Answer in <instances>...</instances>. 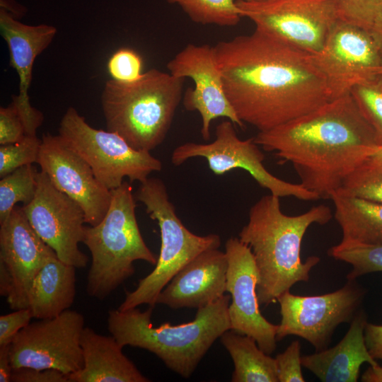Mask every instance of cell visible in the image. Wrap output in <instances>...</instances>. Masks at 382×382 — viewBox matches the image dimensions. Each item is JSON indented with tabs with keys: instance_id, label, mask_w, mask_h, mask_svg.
<instances>
[{
	"instance_id": "1",
	"label": "cell",
	"mask_w": 382,
	"mask_h": 382,
	"mask_svg": "<svg viewBox=\"0 0 382 382\" xmlns=\"http://www.w3.org/2000/svg\"><path fill=\"white\" fill-rule=\"evenodd\" d=\"M225 93L236 115L264 132L331 100L313 55L261 30L214 45Z\"/></svg>"
},
{
	"instance_id": "2",
	"label": "cell",
	"mask_w": 382,
	"mask_h": 382,
	"mask_svg": "<svg viewBox=\"0 0 382 382\" xmlns=\"http://www.w3.org/2000/svg\"><path fill=\"white\" fill-rule=\"evenodd\" d=\"M255 141L291 163L300 184L330 199L344 180L381 146L376 132L350 94L271 129Z\"/></svg>"
},
{
	"instance_id": "3",
	"label": "cell",
	"mask_w": 382,
	"mask_h": 382,
	"mask_svg": "<svg viewBox=\"0 0 382 382\" xmlns=\"http://www.w3.org/2000/svg\"><path fill=\"white\" fill-rule=\"evenodd\" d=\"M325 204L295 216L282 212L279 197L262 196L250 209L248 223L238 238L250 247L259 272L257 296L267 306L299 282H308L310 272L319 262L317 256L301 258L302 239L313 224L325 225L332 219Z\"/></svg>"
},
{
	"instance_id": "4",
	"label": "cell",
	"mask_w": 382,
	"mask_h": 382,
	"mask_svg": "<svg viewBox=\"0 0 382 382\" xmlns=\"http://www.w3.org/2000/svg\"><path fill=\"white\" fill-rule=\"evenodd\" d=\"M230 299L224 294L197 308L193 320L176 325L166 322L154 327L151 306L144 311L137 307L110 310L108 329L123 347L148 350L168 369L188 378L216 340L231 330L228 313Z\"/></svg>"
},
{
	"instance_id": "5",
	"label": "cell",
	"mask_w": 382,
	"mask_h": 382,
	"mask_svg": "<svg viewBox=\"0 0 382 382\" xmlns=\"http://www.w3.org/2000/svg\"><path fill=\"white\" fill-rule=\"evenodd\" d=\"M185 78L156 69L133 82L108 81L101 95L107 130L150 152L165 139L183 96Z\"/></svg>"
},
{
	"instance_id": "6",
	"label": "cell",
	"mask_w": 382,
	"mask_h": 382,
	"mask_svg": "<svg viewBox=\"0 0 382 382\" xmlns=\"http://www.w3.org/2000/svg\"><path fill=\"white\" fill-rule=\"evenodd\" d=\"M110 192L105 216L97 225L85 226L83 240L91 255L86 292L99 300L108 297L134 274L135 261L151 265L157 261L141 234L130 183L125 180Z\"/></svg>"
},
{
	"instance_id": "7",
	"label": "cell",
	"mask_w": 382,
	"mask_h": 382,
	"mask_svg": "<svg viewBox=\"0 0 382 382\" xmlns=\"http://www.w3.org/2000/svg\"><path fill=\"white\" fill-rule=\"evenodd\" d=\"M135 197L145 206L149 217L158 224L161 248L153 271L139 279L133 291L126 292L117 308L121 311L141 304L154 307L160 292L178 272L201 253L219 248L221 245L219 235L198 236L183 225L162 180L149 178L140 183Z\"/></svg>"
},
{
	"instance_id": "8",
	"label": "cell",
	"mask_w": 382,
	"mask_h": 382,
	"mask_svg": "<svg viewBox=\"0 0 382 382\" xmlns=\"http://www.w3.org/2000/svg\"><path fill=\"white\" fill-rule=\"evenodd\" d=\"M58 132L109 190L120 187L126 178L141 183L162 170L161 161L150 152L134 149L115 132L93 127L73 107L66 110Z\"/></svg>"
},
{
	"instance_id": "9",
	"label": "cell",
	"mask_w": 382,
	"mask_h": 382,
	"mask_svg": "<svg viewBox=\"0 0 382 382\" xmlns=\"http://www.w3.org/2000/svg\"><path fill=\"white\" fill-rule=\"evenodd\" d=\"M234 126L231 121L226 120L216 126L212 142H187L177 146L171 155L172 163L180 166L190 158L201 157L207 161L215 175H221L233 169L245 170L260 187L279 198L292 197L304 201L320 199L300 183L285 181L269 172L263 164L265 154L254 137L241 139Z\"/></svg>"
},
{
	"instance_id": "10",
	"label": "cell",
	"mask_w": 382,
	"mask_h": 382,
	"mask_svg": "<svg viewBox=\"0 0 382 382\" xmlns=\"http://www.w3.org/2000/svg\"><path fill=\"white\" fill-rule=\"evenodd\" d=\"M364 295V289L355 280L322 295L298 296L286 291L277 299L281 321L277 340L296 335L310 342L316 352L328 349L335 329L352 320Z\"/></svg>"
},
{
	"instance_id": "11",
	"label": "cell",
	"mask_w": 382,
	"mask_h": 382,
	"mask_svg": "<svg viewBox=\"0 0 382 382\" xmlns=\"http://www.w3.org/2000/svg\"><path fill=\"white\" fill-rule=\"evenodd\" d=\"M236 4L255 28L311 54L323 48L338 19L334 0H236Z\"/></svg>"
},
{
	"instance_id": "12",
	"label": "cell",
	"mask_w": 382,
	"mask_h": 382,
	"mask_svg": "<svg viewBox=\"0 0 382 382\" xmlns=\"http://www.w3.org/2000/svg\"><path fill=\"white\" fill-rule=\"evenodd\" d=\"M84 317L74 310L30 322L21 330L10 345L13 369H53L66 374L83 366L81 337Z\"/></svg>"
},
{
	"instance_id": "13",
	"label": "cell",
	"mask_w": 382,
	"mask_h": 382,
	"mask_svg": "<svg viewBox=\"0 0 382 382\" xmlns=\"http://www.w3.org/2000/svg\"><path fill=\"white\" fill-rule=\"evenodd\" d=\"M21 207L33 229L59 260L76 268L86 267L88 258L79 246L86 224L84 211L57 189L44 172L37 173L33 199Z\"/></svg>"
},
{
	"instance_id": "14",
	"label": "cell",
	"mask_w": 382,
	"mask_h": 382,
	"mask_svg": "<svg viewBox=\"0 0 382 382\" xmlns=\"http://www.w3.org/2000/svg\"><path fill=\"white\" fill-rule=\"evenodd\" d=\"M312 55L332 100L349 94L357 84L382 73V52L371 32L340 19L323 48Z\"/></svg>"
},
{
	"instance_id": "15",
	"label": "cell",
	"mask_w": 382,
	"mask_h": 382,
	"mask_svg": "<svg viewBox=\"0 0 382 382\" xmlns=\"http://www.w3.org/2000/svg\"><path fill=\"white\" fill-rule=\"evenodd\" d=\"M166 67L171 75L193 81L194 88L185 91L183 105L186 110L199 114L201 135L204 140L210 139L211 122L216 118L225 117L235 126L244 127L225 93L214 46L190 43Z\"/></svg>"
},
{
	"instance_id": "16",
	"label": "cell",
	"mask_w": 382,
	"mask_h": 382,
	"mask_svg": "<svg viewBox=\"0 0 382 382\" xmlns=\"http://www.w3.org/2000/svg\"><path fill=\"white\" fill-rule=\"evenodd\" d=\"M225 253L228 263L226 291L231 296L228 308L231 330L252 337L270 355L277 347L278 325L269 322L260 312L256 291L260 276L253 253L236 237L226 241Z\"/></svg>"
},
{
	"instance_id": "17",
	"label": "cell",
	"mask_w": 382,
	"mask_h": 382,
	"mask_svg": "<svg viewBox=\"0 0 382 382\" xmlns=\"http://www.w3.org/2000/svg\"><path fill=\"white\" fill-rule=\"evenodd\" d=\"M37 163L57 189L81 207L86 224L96 226L101 221L110 206L111 192L59 134H43Z\"/></svg>"
},
{
	"instance_id": "18",
	"label": "cell",
	"mask_w": 382,
	"mask_h": 382,
	"mask_svg": "<svg viewBox=\"0 0 382 382\" xmlns=\"http://www.w3.org/2000/svg\"><path fill=\"white\" fill-rule=\"evenodd\" d=\"M55 252L33 229L22 207H15L0 224V262L13 279L10 295L6 298L10 308H28V296L33 280Z\"/></svg>"
},
{
	"instance_id": "19",
	"label": "cell",
	"mask_w": 382,
	"mask_h": 382,
	"mask_svg": "<svg viewBox=\"0 0 382 382\" xmlns=\"http://www.w3.org/2000/svg\"><path fill=\"white\" fill-rule=\"evenodd\" d=\"M6 9L0 7V33L9 51V64L19 78L18 94L15 103L25 126L33 127L43 120L42 112L31 105L28 90L32 81L34 62L52 43L57 28L52 25L24 24Z\"/></svg>"
},
{
	"instance_id": "20",
	"label": "cell",
	"mask_w": 382,
	"mask_h": 382,
	"mask_svg": "<svg viewBox=\"0 0 382 382\" xmlns=\"http://www.w3.org/2000/svg\"><path fill=\"white\" fill-rule=\"evenodd\" d=\"M228 258L219 248L207 250L188 262L160 292L156 304L199 308L226 291Z\"/></svg>"
},
{
	"instance_id": "21",
	"label": "cell",
	"mask_w": 382,
	"mask_h": 382,
	"mask_svg": "<svg viewBox=\"0 0 382 382\" xmlns=\"http://www.w3.org/2000/svg\"><path fill=\"white\" fill-rule=\"evenodd\" d=\"M366 315L359 310L341 341L335 346L301 356V364L323 382H356L361 366L378 364L368 351L364 338Z\"/></svg>"
},
{
	"instance_id": "22",
	"label": "cell",
	"mask_w": 382,
	"mask_h": 382,
	"mask_svg": "<svg viewBox=\"0 0 382 382\" xmlns=\"http://www.w3.org/2000/svg\"><path fill=\"white\" fill-rule=\"evenodd\" d=\"M83 357L81 369L69 375V382H149L122 352L112 336L84 327L81 337Z\"/></svg>"
},
{
	"instance_id": "23",
	"label": "cell",
	"mask_w": 382,
	"mask_h": 382,
	"mask_svg": "<svg viewBox=\"0 0 382 382\" xmlns=\"http://www.w3.org/2000/svg\"><path fill=\"white\" fill-rule=\"evenodd\" d=\"M75 296L76 267L56 256L34 277L29 291L28 308L34 318H52L69 309Z\"/></svg>"
},
{
	"instance_id": "24",
	"label": "cell",
	"mask_w": 382,
	"mask_h": 382,
	"mask_svg": "<svg viewBox=\"0 0 382 382\" xmlns=\"http://www.w3.org/2000/svg\"><path fill=\"white\" fill-rule=\"evenodd\" d=\"M334 217L342 241L382 245V204L333 193Z\"/></svg>"
},
{
	"instance_id": "25",
	"label": "cell",
	"mask_w": 382,
	"mask_h": 382,
	"mask_svg": "<svg viewBox=\"0 0 382 382\" xmlns=\"http://www.w3.org/2000/svg\"><path fill=\"white\" fill-rule=\"evenodd\" d=\"M221 341L233 361L232 382H278L275 358L264 352L254 339L228 330Z\"/></svg>"
},
{
	"instance_id": "26",
	"label": "cell",
	"mask_w": 382,
	"mask_h": 382,
	"mask_svg": "<svg viewBox=\"0 0 382 382\" xmlns=\"http://www.w3.org/2000/svg\"><path fill=\"white\" fill-rule=\"evenodd\" d=\"M37 173L29 164L1 178L0 224L10 215L17 203L26 205L32 201L36 192Z\"/></svg>"
},
{
	"instance_id": "27",
	"label": "cell",
	"mask_w": 382,
	"mask_h": 382,
	"mask_svg": "<svg viewBox=\"0 0 382 382\" xmlns=\"http://www.w3.org/2000/svg\"><path fill=\"white\" fill-rule=\"evenodd\" d=\"M178 5L195 23L223 27L236 25L241 18L235 0H167Z\"/></svg>"
},
{
	"instance_id": "28",
	"label": "cell",
	"mask_w": 382,
	"mask_h": 382,
	"mask_svg": "<svg viewBox=\"0 0 382 382\" xmlns=\"http://www.w3.org/2000/svg\"><path fill=\"white\" fill-rule=\"evenodd\" d=\"M334 193L382 204V161L369 156Z\"/></svg>"
},
{
	"instance_id": "29",
	"label": "cell",
	"mask_w": 382,
	"mask_h": 382,
	"mask_svg": "<svg viewBox=\"0 0 382 382\" xmlns=\"http://www.w3.org/2000/svg\"><path fill=\"white\" fill-rule=\"evenodd\" d=\"M329 256L350 264L347 280H356L366 274L382 272V245H364L342 241L328 250Z\"/></svg>"
},
{
	"instance_id": "30",
	"label": "cell",
	"mask_w": 382,
	"mask_h": 382,
	"mask_svg": "<svg viewBox=\"0 0 382 382\" xmlns=\"http://www.w3.org/2000/svg\"><path fill=\"white\" fill-rule=\"evenodd\" d=\"M382 145V73L354 86L349 93Z\"/></svg>"
},
{
	"instance_id": "31",
	"label": "cell",
	"mask_w": 382,
	"mask_h": 382,
	"mask_svg": "<svg viewBox=\"0 0 382 382\" xmlns=\"http://www.w3.org/2000/svg\"><path fill=\"white\" fill-rule=\"evenodd\" d=\"M41 139L25 137L20 141L0 145V178L25 165L37 163Z\"/></svg>"
},
{
	"instance_id": "32",
	"label": "cell",
	"mask_w": 382,
	"mask_h": 382,
	"mask_svg": "<svg viewBox=\"0 0 382 382\" xmlns=\"http://www.w3.org/2000/svg\"><path fill=\"white\" fill-rule=\"evenodd\" d=\"M338 19L371 32L382 13V0H334Z\"/></svg>"
},
{
	"instance_id": "33",
	"label": "cell",
	"mask_w": 382,
	"mask_h": 382,
	"mask_svg": "<svg viewBox=\"0 0 382 382\" xmlns=\"http://www.w3.org/2000/svg\"><path fill=\"white\" fill-rule=\"evenodd\" d=\"M108 71L112 79L122 83H129L139 79L143 75V61L134 50L122 47L110 57Z\"/></svg>"
},
{
	"instance_id": "34",
	"label": "cell",
	"mask_w": 382,
	"mask_h": 382,
	"mask_svg": "<svg viewBox=\"0 0 382 382\" xmlns=\"http://www.w3.org/2000/svg\"><path fill=\"white\" fill-rule=\"evenodd\" d=\"M301 345L294 340L275 357L279 382H304L301 371Z\"/></svg>"
},
{
	"instance_id": "35",
	"label": "cell",
	"mask_w": 382,
	"mask_h": 382,
	"mask_svg": "<svg viewBox=\"0 0 382 382\" xmlns=\"http://www.w3.org/2000/svg\"><path fill=\"white\" fill-rule=\"evenodd\" d=\"M26 136L23 122L15 103L0 108V145L16 143Z\"/></svg>"
},
{
	"instance_id": "36",
	"label": "cell",
	"mask_w": 382,
	"mask_h": 382,
	"mask_svg": "<svg viewBox=\"0 0 382 382\" xmlns=\"http://www.w3.org/2000/svg\"><path fill=\"white\" fill-rule=\"evenodd\" d=\"M33 318L28 308L14 310L0 316V346L10 345L16 334L27 326Z\"/></svg>"
},
{
	"instance_id": "37",
	"label": "cell",
	"mask_w": 382,
	"mask_h": 382,
	"mask_svg": "<svg viewBox=\"0 0 382 382\" xmlns=\"http://www.w3.org/2000/svg\"><path fill=\"white\" fill-rule=\"evenodd\" d=\"M13 382H69V374L53 369H38L28 367L13 369Z\"/></svg>"
},
{
	"instance_id": "38",
	"label": "cell",
	"mask_w": 382,
	"mask_h": 382,
	"mask_svg": "<svg viewBox=\"0 0 382 382\" xmlns=\"http://www.w3.org/2000/svg\"><path fill=\"white\" fill-rule=\"evenodd\" d=\"M364 338L369 352L373 358L382 360V325L366 323Z\"/></svg>"
},
{
	"instance_id": "39",
	"label": "cell",
	"mask_w": 382,
	"mask_h": 382,
	"mask_svg": "<svg viewBox=\"0 0 382 382\" xmlns=\"http://www.w3.org/2000/svg\"><path fill=\"white\" fill-rule=\"evenodd\" d=\"M10 345L0 346V382L11 381L13 366L10 358Z\"/></svg>"
},
{
	"instance_id": "40",
	"label": "cell",
	"mask_w": 382,
	"mask_h": 382,
	"mask_svg": "<svg viewBox=\"0 0 382 382\" xmlns=\"http://www.w3.org/2000/svg\"><path fill=\"white\" fill-rule=\"evenodd\" d=\"M13 279L6 266L0 262V295L8 297L12 290Z\"/></svg>"
},
{
	"instance_id": "41",
	"label": "cell",
	"mask_w": 382,
	"mask_h": 382,
	"mask_svg": "<svg viewBox=\"0 0 382 382\" xmlns=\"http://www.w3.org/2000/svg\"><path fill=\"white\" fill-rule=\"evenodd\" d=\"M364 382H382V365L369 366L361 376Z\"/></svg>"
},
{
	"instance_id": "42",
	"label": "cell",
	"mask_w": 382,
	"mask_h": 382,
	"mask_svg": "<svg viewBox=\"0 0 382 382\" xmlns=\"http://www.w3.org/2000/svg\"><path fill=\"white\" fill-rule=\"evenodd\" d=\"M21 5L14 3L12 0H0V7H2L11 13L15 15L18 18L24 13V8H21Z\"/></svg>"
},
{
	"instance_id": "43",
	"label": "cell",
	"mask_w": 382,
	"mask_h": 382,
	"mask_svg": "<svg viewBox=\"0 0 382 382\" xmlns=\"http://www.w3.org/2000/svg\"><path fill=\"white\" fill-rule=\"evenodd\" d=\"M371 33L382 52V13L375 23Z\"/></svg>"
},
{
	"instance_id": "44",
	"label": "cell",
	"mask_w": 382,
	"mask_h": 382,
	"mask_svg": "<svg viewBox=\"0 0 382 382\" xmlns=\"http://www.w3.org/2000/svg\"><path fill=\"white\" fill-rule=\"evenodd\" d=\"M370 157L376 160L382 161V145L380 146L377 150L370 156Z\"/></svg>"
},
{
	"instance_id": "45",
	"label": "cell",
	"mask_w": 382,
	"mask_h": 382,
	"mask_svg": "<svg viewBox=\"0 0 382 382\" xmlns=\"http://www.w3.org/2000/svg\"><path fill=\"white\" fill-rule=\"evenodd\" d=\"M243 1H247V2H263V1H267L269 0H243Z\"/></svg>"
}]
</instances>
